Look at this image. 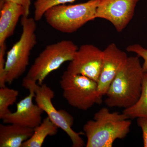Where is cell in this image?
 Returning <instances> with one entry per match:
<instances>
[{
  "instance_id": "obj_17",
  "label": "cell",
  "mask_w": 147,
  "mask_h": 147,
  "mask_svg": "<svg viewBox=\"0 0 147 147\" xmlns=\"http://www.w3.org/2000/svg\"><path fill=\"white\" fill-rule=\"evenodd\" d=\"M76 0H36L34 3V18L36 21L41 20L44 13L54 6L65 4L67 3H73Z\"/></svg>"
},
{
  "instance_id": "obj_13",
  "label": "cell",
  "mask_w": 147,
  "mask_h": 147,
  "mask_svg": "<svg viewBox=\"0 0 147 147\" xmlns=\"http://www.w3.org/2000/svg\"><path fill=\"white\" fill-rule=\"evenodd\" d=\"M34 129L16 124L0 125V147H21L32 137Z\"/></svg>"
},
{
  "instance_id": "obj_20",
  "label": "cell",
  "mask_w": 147,
  "mask_h": 147,
  "mask_svg": "<svg viewBox=\"0 0 147 147\" xmlns=\"http://www.w3.org/2000/svg\"><path fill=\"white\" fill-rule=\"evenodd\" d=\"M137 123L142 129L144 147H147V117H142L138 118Z\"/></svg>"
},
{
  "instance_id": "obj_2",
  "label": "cell",
  "mask_w": 147,
  "mask_h": 147,
  "mask_svg": "<svg viewBox=\"0 0 147 147\" xmlns=\"http://www.w3.org/2000/svg\"><path fill=\"white\" fill-rule=\"evenodd\" d=\"M129 119L123 113L101 108L94 114V120L87 121L83 127L87 137L86 147H113L116 140L123 139L129 133Z\"/></svg>"
},
{
  "instance_id": "obj_16",
  "label": "cell",
  "mask_w": 147,
  "mask_h": 147,
  "mask_svg": "<svg viewBox=\"0 0 147 147\" xmlns=\"http://www.w3.org/2000/svg\"><path fill=\"white\" fill-rule=\"evenodd\" d=\"M19 92L17 90L5 86L0 88V119H2L5 116L9 114V109L16 101Z\"/></svg>"
},
{
  "instance_id": "obj_1",
  "label": "cell",
  "mask_w": 147,
  "mask_h": 147,
  "mask_svg": "<svg viewBox=\"0 0 147 147\" xmlns=\"http://www.w3.org/2000/svg\"><path fill=\"white\" fill-rule=\"evenodd\" d=\"M139 57H128L121 67L106 94L105 103L108 107L126 109L139 99L145 73Z\"/></svg>"
},
{
  "instance_id": "obj_18",
  "label": "cell",
  "mask_w": 147,
  "mask_h": 147,
  "mask_svg": "<svg viewBox=\"0 0 147 147\" xmlns=\"http://www.w3.org/2000/svg\"><path fill=\"white\" fill-rule=\"evenodd\" d=\"M127 51L137 54V56L144 59V62L142 65L144 72L147 71V49L138 44L130 45L126 48Z\"/></svg>"
},
{
  "instance_id": "obj_4",
  "label": "cell",
  "mask_w": 147,
  "mask_h": 147,
  "mask_svg": "<svg viewBox=\"0 0 147 147\" xmlns=\"http://www.w3.org/2000/svg\"><path fill=\"white\" fill-rule=\"evenodd\" d=\"M36 22L29 16L21 18L20 39L7 52L6 58V82L9 84L23 75L29 65L31 52L37 44Z\"/></svg>"
},
{
  "instance_id": "obj_9",
  "label": "cell",
  "mask_w": 147,
  "mask_h": 147,
  "mask_svg": "<svg viewBox=\"0 0 147 147\" xmlns=\"http://www.w3.org/2000/svg\"><path fill=\"white\" fill-rule=\"evenodd\" d=\"M139 0H100L96 9V18L110 22L118 32H121L129 24Z\"/></svg>"
},
{
  "instance_id": "obj_12",
  "label": "cell",
  "mask_w": 147,
  "mask_h": 147,
  "mask_svg": "<svg viewBox=\"0 0 147 147\" xmlns=\"http://www.w3.org/2000/svg\"><path fill=\"white\" fill-rule=\"evenodd\" d=\"M25 15L23 6L13 2L7 1L0 8V46L13 35L19 18Z\"/></svg>"
},
{
  "instance_id": "obj_10",
  "label": "cell",
  "mask_w": 147,
  "mask_h": 147,
  "mask_svg": "<svg viewBox=\"0 0 147 147\" xmlns=\"http://www.w3.org/2000/svg\"><path fill=\"white\" fill-rule=\"evenodd\" d=\"M102 67L98 81V91L100 97L106 95L110 85L127 58L125 52L115 44L111 43L103 50Z\"/></svg>"
},
{
  "instance_id": "obj_15",
  "label": "cell",
  "mask_w": 147,
  "mask_h": 147,
  "mask_svg": "<svg viewBox=\"0 0 147 147\" xmlns=\"http://www.w3.org/2000/svg\"><path fill=\"white\" fill-rule=\"evenodd\" d=\"M123 113L129 119L147 117V71L144 73L142 92L139 99L134 105L125 109Z\"/></svg>"
},
{
  "instance_id": "obj_19",
  "label": "cell",
  "mask_w": 147,
  "mask_h": 147,
  "mask_svg": "<svg viewBox=\"0 0 147 147\" xmlns=\"http://www.w3.org/2000/svg\"><path fill=\"white\" fill-rule=\"evenodd\" d=\"M6 47V43L0 46V88L5 86L6 83L5 59Z\"/></svg>"
},
{
  "instance_id": "obj_11",
  "label": "cell",
  "mask_w": 147,
  "mask_h": 147,
  "mask_svg": "<svg viewBox=\"0 0 147 147\" xmlns=\"http://www.w3.org/2000/svg\"><path fill=\"white\" fill-rule=\"evenodd\" d=\"M26 89L30 92L28 95L17 103L16 112L10 113L4 117L2 119L4 123L16 124L33 129L41 123L44 111L33 102L35 96L33 89L29 87Z\"/></svg>"
},
{
  "instance_id": "obj_3",
  "label": "cell",
  "mask_w": 147,
  "mask_h": 147,
  "mask_svg": "<svg viewBox=\"0 0 147 147\" xmlns=\"http://www.w3.org/2000/svg\"><path fill=\"white\" fill-rule=\"evenodd\" d=\"M100 0H89L75 5H59L52 7L44 13L46 22L56 30L71 34L89 21L96 18Z\"/></svg>"
},
{
  "instance_id": "obj_6",
  "label": "cell",
  "mask_w": 147,
  "mask_h": 147,
  "mask_svg": "<svg viewBox=\"0 0 147 147\" xmlns=\"http://www.w3.org/2000/svg\"><path fill=\"white\" fill-rule=\"evenodd\" d=\"M23 86L25 88H32L35 92V99L36 104L47 114V117L59 127L67 134L72 142V147H82L85 143L81 135L82 132H76L72 129L74 119L73 117L65 110H57L52 102L55 93L46 84L40 85L32 80L23 79Z\"/></svg>"
},
{
  "instance_id": "obj_14",
  "label": "cell",
  "mask_w": 147,
  "mask_h": 147,
  "mask_svg": "<svg viewBox=\"0 0 147 147\" xmlns=\"http://www.w3.org/2000/svg\"><path fill=\"white\" fill-rule=\"evenodd\" d=\"M59 128L49 117H46L39 125L34 128L32 137L24 142L21 147H42L46 137L56 135Z\"/></svg>"
},
{
  "instance_id": "obj_21",
  "label": "cell",
  "mask_w": 147,
  "mask_h": 147,
  "mask_svg": "<svg viewBox=\"0 0 147 147\" xmlns=\"http://www.w3.org/2000/svg\"><path fill=\"white\" fill-rule=\"evenodd\" d=\"M9 1L13 2L18 4L21 5L25 9L26 15L25 16H29L30 14V7L31 0H7Z\"/></svg>"
},
{
  "instance_id": "obj_22",
  "label": "cell",
  "mask_w": 147,
  "mask_h": 147,
  "mask_svg": "<svg viewBox=\"0 0 147 147\" xmlns=\"http://www.w3.org/2000/svg\"><path fill=\"white\" fill-rule=\"evenodd\" d=\"M7 1V0H0V8L2 7Z\"/></svg>"
},
{
  "instance_id": "obj_8",
  "label": "cell",
  "mask_w": 147,
  "mask_h": 147,
  "mask_svg": "<svg viewBox=\"0 0 147 147\" xmlns=\"http://www.w3.org/2000/svg\"><path fill=\"white\" fill-rule=\"evenodd\" d=\"M103 51L92 44L80 46L69 61L66 71L98 82L102 67Z\"/></svg>"
},
{
  "instance_id": "obj_5",
  "label": "cell",
  "mask_w": 147,
  "mask_h": 147,
  "mask_svg": "<svg viewBox=\"0 0 147 147\" xmlns=\"http://www.w3.org/2000/svg\"><path fill=\"white\" fill-rule=\"evenodd\" d=\"M78 48L73 41L69 40L47 45L35 59L25 77L42 85L50 73L73 59Z\"/></svg>"
},
{
  "instance_id": "obj_7",
  "label": "cell",
  "mask_w": 147,
  "mask_h": 147,
  "mask_svg": "<svg viewBox=\"0 0 147 147\" xmlns=\"http://www.w3.org/2000/svg\"><path fill=\"white\" fill-rule=\"evenodd\" d=\"M60 84L64 98L69 105L80 110H86L102 101L97 82L88 77L73 74L65 70Z\"/></svg>"
}]
</instances>
